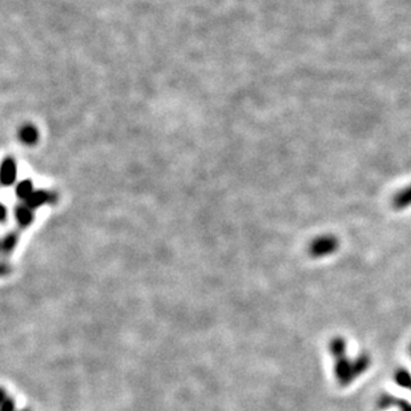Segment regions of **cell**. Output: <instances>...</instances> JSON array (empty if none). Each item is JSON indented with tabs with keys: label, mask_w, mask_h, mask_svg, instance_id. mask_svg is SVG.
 I'll list each match as a JSON object with an SVG mask.
<instances>
[{
	"label": "cell",
	"mask_w": 411,
	"mask_h": 411,
	"mask_svg": "<svg viewBox=\"0 0 411 411\" xmlns=\"http://www.w3.org/2000/svg\"><path fill=\"white\" fill-rule=\"evenodd\" d=\"M338 249V240L334 236L319 237L313 241L310 247V253L314 257H324L333 255Z\"/></svg>",
	"instance_id": "1"
},
{
	"label": "cell",
	"mask_w": 411,
	"mask_h": 411,
	"mask_svg": "<svg viewBox=\"0 0 411 411\" xmlns=\"http://www.w3.org/2000/svg\"><path fill=\"white\" fill-rule=\"evenodd\" d=\"M391 204H393V208L397 210L406 209V208L411 206V186L403 188L397 195L394 196Z\"/></svg>",
	"instance_id": "2"
},
{
	"label": "cell",
	"mask_w": 411,
	"mask_h": 411,
	"mask_svg": "<svg viewBox=\"0 0 411 411\" xmlns=\"http://www.w3.org/2000/svg\"><path fill=\"white\" fill-rule=\"evenodd\" d=\"M14 177H15V166L12 164L9 166V163H6L3 166V181L9 184L14 181Z\"/></svg>",
	"instance_id": "3"
},
{
	"label": "cell",
	"mask_w": 411,
	"mask_h": 411,
	"mask_svg": "<svg viewBox=\"0 0 411 411\" xmlns=\"http://www.w3.org/2000/svg\"><path fill=\"white\" fill-rule=\"evenodd\" d=\"M397 382L401 385V386H405V388H410L411 386V377L410 374L406 370H400V373H397Z\"/></svg>",
	"instance_id": "4"
},
{
	"label": "cell",
	"mask_w": 411,
	"mask_h": 411,
	"mask_svg": "<svg viewBox=\"0 0 411 411\" xmlns=\"http://www.w3.org/2000/svg\"><path fill=\"white\" fill-rule=\"evenodd\" d=\"M21 139L27 143H33L36 140V132L33 128H24L21 132Z\"/></svg>",
	"instance_id": "5"
}]
</instances>
